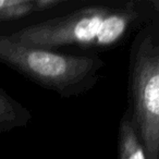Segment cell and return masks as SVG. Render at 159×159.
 Masks as SVG:
<instances>
[{
  "label": "cell",
  "mask_w": 159,
  "mask_h": 159,
  "mask_svg": "<svg viewBox=\"0 0 159 159\" xmlns=\"http://www.w3.org/2000/svg\"><path fill=\"white\" fill-rule=\"evenodd\" d=\"M84 1L75 0H0V25L14 24L23 21L39 22L70 11L75 5Z\"/></svg>",
  "instance_id": "277c9868"
},
{
  "label": "cell",
  "mask_w": 159,
  "mask_h": 159,
  "mask_svg": "<svg viewBox=\"0 0 159 159\" xmlns=\"http://www.w3.org/2000/svg\"><path fill=\"white\" fill-rule=\"evenodd\" d=\"M32 120L27 108L0 87V134L25 128Z\"/></svg>",
  "instance_id": "5b68a950"
},
{
  "label": "cell",
  "mask_w": 159,
  "mask_h": 159,
  "mask_svg": "<svg viewBox=\"0 0 159 159\" xmlns=\"http://www.w3.org/2000/svg\"><path fill=\"white\" fill-rule=\"evenodd\" d=\"M118 156L119 159H147L128 109L122 115L118 129Z\"/></svg>",
  "instance_id": "8992f818"
},
{
  "label": "cell",
  "mask_w": 159,
  "mask_h": 159,
  "mask_svg": "<svg viewBox=\"0 0 159 159\" xmlns=\"http://www.w3.org/2000/svg\"><path fill=\"white\" fill-rule=\"evenodd\" d=\"M131 122L147 159H159V19L134 35L129 60Z\"/></svg>",
  "instance_id": "3957f363"
},
{
  "label": "cell",
  "mask_w": 159,
  "mask_h": 159,
  "mask_svg": "<svg viewBox=\"0 0 159 159\" xmlns=\"http://www.w3.org/2000/svg\"><path fill=\"white\" fill-rule=\"evenodd\" d=\"M0 63L16 70L43 89L70 98L98 83L105 62L96 53L72 55L36 48L0 34Z\"/></svg>",
  "instance_id": "7a4b0ae2"
},
{
  "label": "cell",
  "mask_w": 159,
  "mask_h": 159,
  "mask_svg": "<svg viewBox=\"0 0 159 159\" xmlns=\"http://www.w3.org/2000/svg\"><path fill=\"white\" fill-rule=\"evenodd\" d=\"M159 19L158 0L87 3L8 35L14 42L56 50L76 47L96 53L125 44L142 27Z\"/></svg>",
  "instance_id": "6da1fadb"
}]
</instances>
